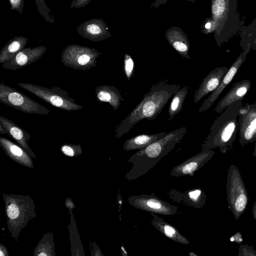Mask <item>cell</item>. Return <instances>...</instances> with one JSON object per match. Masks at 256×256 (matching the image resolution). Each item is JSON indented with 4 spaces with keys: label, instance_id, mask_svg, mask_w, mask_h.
<instances>
[{
    "label": "cell",
    "instance_id": "cell-18",
    "mask_svg": "<svg viewBox=\"0 0 256 256\" xmlns=\"http://www.w3.org/2000/svg\"><path fill=\"white\" fill-rule=\"evenodd\" d=\"M150 215L152 218L150 221L152 224L164 235L181 244H190V241L183 236L175 227L154 213L150 212Z\"/></svg>",
    "mask_w": 256,
    "mask_h": 256
},
{
    "label": "cell",
    "instance_id": "cell-17",
    "mask_svg": "<svg viewBox=\"0 0 256 256\" xmlns=\"http://www.w3.org/2000/svg\"><path fill=\"white\" fill-rule=\"evenodd\" d=\"M0 122L7 129L8 134L13 138L26 152L34 156V154L28 144V140L31 138L30 134L8 118L0 116Z\"/></svg>",
    "mask_w": 256,
    "mask_h": 256
},
{
    "label": "cell",
    "instance_id": "cell-22",
    "mask_svg": "<svg viewBox=\"0 0 256 256\" xmlns=\"http://www.w3.org/2000/svg\"><path fill=\"white\" fill-rule=\"evenodd\" d=\"M244 23L239 32L240 46L242 50L246 48L256 50V16L248 26H244Z\"/></svg>",
    "mask_w": 256,
    "mask_h": 256
},
{
    "label": "cell",
    "instance_id": "cell-32",
    "mask_svg": "<svg viewBox=\"0 0 256 256\" xmlns=\"http://www.w3.org/2000/svg\"><path fill=\"white\" fill-rule=\"evenodd\" d=\"M0 133L1 134H8V131L2 122H0Z\"/></svg>",
    "mask_w": 256,
    "mask_h": 256
},
{
    "label": "cell",
    "instance_id": "cell-4",
    "mask_svg": "<svg viewBox=\"0 0 256 256\" xmlns=\"http://www.w3.org/2000/svg\"><path fill=\"white\" fill-rule=\"evenodd\" d=\"M237 0H212L214 37L220 47L239 32L244 20L238 11Z\"/></svg>",
    "mask_w": 256,
    "mask_h": 256
},
{
    "label": "cell",
    "instance_id": "cell-9",
    "mask_svg": "<svg viewBox=\"0 0 256 256\" xmlns=\"http://www.w3.org/2000/svg\"><path fill=\"white\" fill-rule=\"evenodd\" d=\"M129 204L138 210L150 213L172 216L178 213V207L160 199L154 194L132 196L128 198Z\"/></svg>",
    "mask_w": 256,
    "mask_h": 256
},
{
    "label": "cell",
    "instance_id": "cell-10",
    "mask_svg": "<svg viewBox=\"0 0 256 256\" xmlns=\"http://www.w3.org/2000/svg\"><path fill=\"white\" fill-rule=\"evenodd\" d=\"M239 142L241 146L256 140V102L242 106L238 116Z\"/></svg>",
    "mask_w": 256,
    "mask_h": 256
},
{
    "label": "cell",
    "instance_id": "cell-29",
    "mask_svg": "<svg viewBox=\"0 0 256 256\" xmlns=\"http://www.w3.org/2000/svg\"><path fill=\"white\" fill-rule=\"evenodd\" d=\"M238 256H256V251L248 244H241L238 248Z\"/></svg>",
    "mask_w": 256,
    "mask_h": 256
},
{
    "label": "cell",
    "instance_id": "cell-33",
    "mask_svg": "<svg viewBox=\"0 0 256 256\" xmlns=\"http://www.w3.org/2000/svg\"><path fill=\"white\" fill-rule=\"evenodd\" d=\"M252 214L253 218L256 220V201L254 202L252 208Z\"/></svg>",
    "mask_w": 256,
    "mask_h": 256
},
{
    "label": "cell",
    "instance_id": "cell-23",
    "mask_svg": "<svg viewBox=\"0 0 256 256\" xmlns=\"http://www.w3.org/2000/svg\"><path fill=\"white\" fill-rule=\"evenodd\" d=\"M28 40L27 38L22 36H16L10 40L0 52V64H2L12 58L24 48Z\"/></svg>",
    "mask_w": 256,
    "mask_h": 256
},
{
    "label": "cell",
    "instance_id": "cell-13",
    "mask_svg": "<svg viewBox=\"0 0 256 256\" xmlns=\"http://www.w3.org/2000/svg\"><path fill=\"white\" fill-rule=\"evenodd\" d=\"M46 50V48L44 46L24 48L12 58L3 63L2 66L6 70H16L37 61L44 55Z\"/></svg>",
    "mask_w": 256,
    "mask_h": 256
},
{
    "label": "cell",
    "instance_id": "cell-30",
    "mask_svg": "<svg viewBox=\"0 0 256 256\" xmlns=\"http://www.w3.org/2000/svg\"><path fill=\"white\" fill-rule=\"evenodd\" d=\"M12 9L16 10L22 13L24 6V0H10Z\"/></svg>",
    "mask_w": 256,
    "mask_h": 256
},
{
    "label": "cell",
    "instance_id": "cell-15",
    "mask_svg": "<svg viewBox=\"0 0 256 256\" xmlns=\"http://www.w3.org/2000/svg\"><path fill=\"white\" fill-rule=\"evenodd\" d=\"M250 86L251 81L246 79L234 83L218 103L214 109L215 112L221 113L230 104L238 100H242L249 92Z\"/></svg>",
    "mask_w": 256,
    "mask_h": 256
},
{
    "label": "cell",
    "instance_id": "cell-21",
    "mask_svg": "<svg viewBox=\"0 0 256 256\" xmlns=\"http://www.w3.org/2000/svg\"><path fill=\"white\" fill-rule=\"evenodd\" d=\"M0 144L6 153L13 160L27 166L32 164V160L24 149L3 137L0 138Z\"/></svg>",
    "mask_w": 256,
    "mask_h": 256
},
{
    "label": "cell",
    "instance_id": "cell-35",
    "mask_svg": "<svg viewBox=\"0 0 256 256\" xmlns=\"http://www.w3.org/2000/svg\"><path fill=\"white\" fill-rule=\"evenodd\" d=\"M88 3V0H86L84 4H86Z\"/></svg>",
    "mask_w": 256,
    "mask_h": 256
},
{
    "label": "cell",
    "instance_id": "cell-27",
    "mask_svg": "<svg viewBox=\"0 0 256 256\" xmlns=\"http://www.w3.org/2000/svg\"><path fill=\"white\" fill-rule=\"evenodd\" d=\"M62 152L66 156H73L80 154L82 149L80 145L64 144L61 146Z\"/></svg>",
    "mask_w": 256,
    "mask_h": 256
},
{
    "label": "cell",
    "instance_id": "cell-2",
    "mask_svg": "<svg viewBox=\"0 0 256 256\" xmlns=\"http://www.w3.org/2000/svg\"><path fill=\"white\" fill-rule=\"evenodd\" d=\"M187 132V128L184 126L166 133L160 140L134 153L127 161L132 164V166L126 174V178L128 180H135L146 174L174 149Z\"/></svg>",
    "mask_w": 256,
    "mask_h": 256
},
{
    "label": "cell",
    "instance_id": "cell-12",
    "mask_svg": "<svg viewBox=\"0 0 256 256\" xmlns=\"http://www.w3.org/2000/svg\"><path fill=\"white\" fill-rule=\"evenodd\" d=\"M214 154V151L212 150H202L173 168L170 172V176H194V172L208 162L212 158Z\"/></svg>",
    "mask_w": 256,
    "mask_h": 256
},
{
    "label": "cell",
    "instance_id": "cell-14",
    "mask_svg": "<svg viewBox=\"0 0 256 256\" xmlns=\"http://www.w3.org/2000/svg\"><path fill=\"white\" fill-rule=\"evenodd\" d=\"M226 66L216 68L210 71L203 79L193 96L195 104L198 102L204 96L214 92L228 71Z\"/></svg>",
    "mask_w": 256,
    "mask_h": 256
},
{
    "label": "cell",
    "instance_id": "cell-34",
    "mask_svg": "<svg viewBox=\"0 0 256 256\" xmlns=\"http://www.w3.org/2000/svg\"><path fill=\"white\" fill-rule=\"evenodd\" d=\"M252 154L254 156V158H255L256 160V140L254 148V150Z\"/></svg>",
    "mask_w": 256,
    "mask_h": 256
},
{
    "label": "cell",
    "instance_id": "cell-5",
    "mask_svg": "<svg viewBox=\"0 0 256 256\" xmlns=\"http://www.w3.org/2000/svg\"><path fill=\"white\" fill-rule=\"evenodd\" d=\"M226 192L228 207L234 218L238 220L246 208L248 197L240 171L233 164L228 172Z\"/></svg>",
    "mask_w": 256,
    "mask_h": 256
},
{
    "label": "cell",
    "instance_id": "cell-7",
    "mask_svg": "<svg viewBox=\"0 0 256 256\" xmlns=\"http://www.w3.org/2000/svg\"><path fill=\"white\" fill-rule=\"evenodd\" d=\"M0 102L25 113L46 115L50 112L45 106L2 82L0 84Z\"/></svg>",
    "mask_w": 256,
    "mask_h": 256
},
{
    "label": "cell",
    "instance_id": "cell-20",
    "mask_svg": "<svg viewBox=\"0 0 256 256\" xmlns=\"http://www.w3.org/2000/svg\"><path fill=\"white\" fill-rule=\"evenodd\" d=\"M166 134V132H161L155 134H140L134 136L126 140L123 148L126 151L143 149L162 138Z\"/></svg>",
    "mask_w": 256,
    "mask_h": 256
},
{
    "label": "cell",
    "instance_id": "cell-6",
    "mask_svg": "<svg viewBox=\"0 0 256 256\" xmlns=\"http://www.w3.org/2000/svg\"><path fill=\"white\" fill-rule=\"evenodd\" d=\"M18 85L60 110L76 111L83 108L82 106L76 102V100L68 92L58 86L47 88L25 82H20Z\"/></svg>",
    "mask_w": 256,
    "mask_h": 256
},
{
    "label": "cell",
    "instance_id": "cell-8",
    "mask_svg": "<svg viewBox=\"0 0 256 256\" xmlns=\"http://www.w3.org/2000/svg\"><path fill=\"white\" fill-rule=\"evenodd\" d=\"M102 54L94 48L70 45L62 51L61 61L67 67L76 70H86L96 66L97 58Z\"/></svg>",
    "mask_w": 256,
    "mask_h": 256
},
{
    "label": "cell",
    "instance_id": "cell-11",
    "mask_svg": "<svg viewBox=\"0 0 256 256\" xmlns=\"http://www.w3.org/2000/svg\"><path fill=\"white\" fill-rule=\"evenodd\" d=\"M250 50V48L245 49L240 54L236 61L228 68V71L218 87L204 100L199 108V112L208 110L214 104L224 88L232 81L238 70L246 60V56Z\"/></svg>",
    "mask_w": 256,
    "mask_h": 256
},
{
    "label": "cell",
    "instance_id": "cell-24",
    "mask_svg": "<svg viewBox=\"0 0 256 256\" xmlns=\"http://www.w3.org/2000/svg\"><path fill=\"white\" fill-rule=\"evenodd\" d=\"M188 93L186 86L179 88L173 95L172 98L168 108L169 118L172 120L182 110L183 104Z\"/></svg>",
    "mask_w": 256,
    "mask_h": 256
},
{
    "label": "cell",
    "instance_id": "cell-3",
    "mask_svg": "<svg viewBox=\"0 0 256 256\" xmlns=\"http://www.w3.org/2000/svg\"><path fill=\"white\" fill-rule=\"evenodd\" d=\"M242 106V100H238L229 105L216 118L202 144V150L218 148L225 154L232 148L238 131L239 111Z\"/></svg>",
    "mask_w": 256,
    "mask_h": 256
},
{
    "label": "cell",
    "instance_id": "cell-1",
    "mask_svg": "<svg viewBox=\"0 0 256 256\" xmlns=\"http://www.w3.org/2000/svg\"><path fill=\"white\" fill-rule=\"evenodd\" d=\"M180 85L160 81L152 86L140 102L116 126L115 136L120 138L143 119L154 120L166 103L180 88Z\"/></svg>",
    "mask_w": 256,
    "mask_h": 256
},
{
    "label": "cell",
    "instance_id": "cell-25",
    "mask_svg": "<svg viewBox=\"0 0 256 256\" xmlns=\"http://www.w3.org/2000/svg\"><path fill=\"white\" fill-rule=\"evenodd\" d=\"M80 27L84 29V34L82 35L83 37L92 41L101 40L100 36L102 30L100 25L96 24L94 20L86 22Z\"/></svg>",
    "mask_w": 256,
    "mask_h": 256
},
{
    "label": "cell",
    "instance_id": "cell-16",
    "mask_svg": "<svg viewBox=\"0 0 256 256\" xmlns=\"http://www.w3.org/2000/svg\"><path fill=\"white\" fill-rule=\"evenodd\" d=\"M173 201L197 208L206 204V195L201 188H192L184 192L172 190L168 194Z\"/></svg>",
    "mask_w": 256,
    "mask_h": 256
},
{
    "label": "cell",
    "instance_id": "cell-26",
    "mask_svg": "<svg viewBox=\"0 0 256 256\" xmlns=\"http://www.w3.org/2000/svg\"><path fill=\"white\" fill-rule=\"evenodd\" d=\"M124 71L127 80H130L134 72V63L131 56L128 54L124 56Z\"/></svg>",
    "mask_w": 256,
    "mask_h": 256
},
{
    "label": "cell",
    "instance_id": "cell-19",
    "mask_svg": "<svg viewBox=\"0 0 256 256\" xmlns=\"http://www.w3.org/2000/svg\"><path fill=\"white\" fill-rule=\"evenodd\" d=\"M95 95L97 100L101 102H108L113 108L117 110L122 98L120 92L115 86L108 85H101L95 89Z\"/></svg>",
    "mask_w": 256,
    "mask_h": 256
},
{
    "label": "cell",
    "instance_id": "cell-31",
    "mask_svg": "<svg viewBox=\"0 0 256 256\" xmlns=\"http://www.w3.org/2000/svg\"><path fill=\"white\" fill-rule=\"evenodd\" d=\"M230 240L231 242H234L238 244H241L243 240L241 233L240 232H238L233 234Z\"/></svg>",
    "mask_w": 256,
    "mask_h": 256
},
{
    "label": "cell",
    "instance_id": "cell-28",
    "mask_svg": "<svg viewBox=\"0 0 256 256\" xmlns=\"http://www.w3.org/2000/svg\"><path fill=\"white\" fill-rule=\"evenodd\" d=\"M6 212L8 218L12 220L16 219L20 214V208L14 203L8 205Z\"/></svg>",
    "mask_w": 256,
    "mask_h": 256
}]
</instances>
